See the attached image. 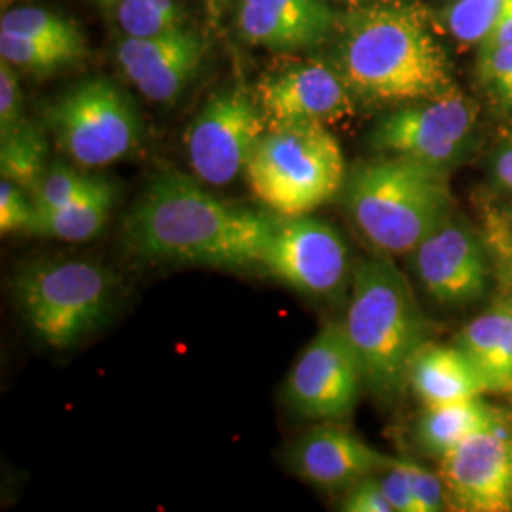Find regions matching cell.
Listing matches in <instances>:
<instances>
[{
    "label": "cell",
    "instance_id": "6da1fadb",
    "mask_svg": "<svg viewBox=\"0 0 512 512\" xmlns=\"http://www.w3.org/2000/svg\"><path fill=\"white\" fill-rule=\"evenodd\" d=\"M279 219L222 202L200 179L165 171L148 183L124 224L135 255L211 268L258 266Z\"/></svg>",
    "mask_w": 512,
    "mask_h": 512
},
{
    "label": "cell",
    "instance_id": "7a4b0ae2",
    "mask_svg": "<svg viewBox=\"0 0 512 512\" xmlns=\"http://www.w3.org/2000/svg\"><path fill=\"white\" fill-rule=\"evenodd\" d=\"M334 37L329 63L357 103L399 107L458 90L450 57L418 6L351 8Z\"/></svg>",
    "mask_w": 512,
    "mask_h": 512
},
{
    "label": "cell",
    "instance_id": "3957f363",
    "mask_svg": "<svg viewBox=\"0 0 512 512\" xmlns=\"http://www.w3.org/2000/svg\"><path fill=\"white\" fill-rule=\"evenodd\" d=\"M342 327L363 368L366 391L384 403L399 399L414 357L431 342V321L391 255L374 249L353 266Z\"/></svg>",
    "mask_w": 512,
    "mask_h": 512
},
{
    "label": "cell",
    "instance_id": "277c9868",
    "mask_svg": "<svg viewBox=\"0 0 512 512\" xmlns=\"http://www.w3.org/2000/svg\"><path fill=\"white\" fill-rule=\"evenodd\" d=\"M340 194L361 236L391 256L410 255L454 213L448 171L399 156L353 165Z\"/></svg>",
    "mask_w": 512,
    "mask_h": 512
},
{
    "label": "cell",
    "instance_id": "5b68a950",
    "mask_svg": "<svg viewBox=\"0 0 512 512\" xmlns=\"http://www.w3.org/2000/svg\"><path fill=\"white\" fill-rule=\"evenodd\" d=\"M346 175L344 152L327 126L268 129L245 169L256 198L285 219L334 200Z\"/></svg>",
    "mask_w": 512,
    "mask_h": 512
},
{
    "label": "cell",
    "instance_id": "8992f818",
    "mask_svg": "<svg viewBox=\"0 0 512 512\" xmlns=\"http://www.w3.org/2000/svg\"><path fill=\"white\" fill-rule=\"evenodd\" d=\"M19 310L40 342L69 349L109 321L118 281L105 266L84 258L38 260L14 281Z\"/></svg>",
    "mask_w": 512,
    "mask_h": 512
},
{
    "label": "cell",
    "instance_id": "52a82bcc",
    "mask_svg": "<svg viewBox=\"0 0 512 512\" xmlns=\"http://www.w3.org/2000/svg\"><path fill=\"white\" fill-rule=\"evenodd\" d=\"M46 124L74 164H114L141 141V116L128 93L105 76L80 82L46 110Z\"/></svg>",
    "mask_w": 512,
    "mask_h": 512
},
{
    "label": "cell",
    "instance_id": "ba28073f",
    "mask_svg": "<svg viewBox=\"0 0 512 512\" xmlns=\"http://www.w3.org/2000/svg\"><path fill=\"white\" fill-rule=\"evenodd\" d=\"M478 105L461 92L406 103L389 110L370 133V147L382 156H399L450 171L475 147Z\"/></svg>",
    "mask_w": 512,
    "mask_h": 512
},
{
    "label": "cell",
    "instance_id": "9c48e42d",
    "mask_svg": "<svg viewBox=\"0 0 512 512\" xmlns=\"http://www.w3.org/2000/svg\"><path fill=\"white\" fill-rule=\"evenodd\" d=\"M450 509L512 511V412L495 408L475 433L440 458Z\"/></svg>",
    "mask_w": 512,
    "mask_h": 512
},
{
    "label": "cell",
    "instance_id": "30bf717a",
    "mask_svg": "<svg viewBox=\"0 0 512 512\" xmlns=\"http://www.w3.org/2000/svg\"><path fill=\"white\" fill-rule=\"evenodd\" d=\"M258 266L296 293L317 300L344 293L353 275L344 238L311 215L281 217Z\"/></svg>",
    "mask_w": 512,
    "mask_h": 512
},
{
    "label": "cell",
    "instance_id": "8fae6325",
    "mask_svg": "<svg viewBox=\"0 0 512 512\" xmlns=\"http://www.w3.org/2000/svg\"><path fill=\"white\" fill-rule=\"evenodd\" d=\"M366 389L363 368L342 323H329L311 340L283 385V401L315 421H342Z\"/></svg>",
    "mask_w": 512,
    "mask_h": 512
},
{
    "label": "cell",
    "instance_id": "7c38bea8",
    "mask_svg": "<svg viewBox=\"0 0 512 512\" xmlns=\"http://www.w3.org/2000/svg\"><path fill=\"white\" fill-rule=\"evenodd\" d=\"M266 131L264 114L249 93H217L203 105L184 137L194 177L213 186L232 183L245 173Z\"/></svg>",
    "mask_w": 512,
    "mask_h": 512
},
{
    "label": "cell",
    "instance_id": "4fadbf2b",
    "mask_svg": "<svg viewBox=\"0 0 512 512\" xmlns=\"http://www.w3.org/2000/svg\"><path fill=\"white\" fill-rule=\"evenodd\" d=\"M410 266L427 296L448 308L480 300L494 275L482 232L454 213L421 239L410 253Z\"/></svg>",
    "mask_w": 512,
    "mask_h": 512
},
{
    "label": "cell",
    "instance_id": "5bb4252c",
    "mask_svg": "<svg viewBox=\"0 0 512 512\" xmlns=\"http://www.w3.org/2000/svg\"><path fill=\"white\" fill-rule=\"evenodd\" d=\"M256 103L268 129L332 126L351 118L357 101L336 69L321 61L294 65L256 86Z\"/></svg>",
    "mask_w": 512,
    "mask_h": 512
},
{
    "label": "cell",
    "instance_id": "9a60e30c",
    "mask_svg": "<svg viewBox=\"0 0 512 512\" xmlns=\"http://www.w3.org/2000/svg\"><path fill=\"white\" fill-rule=\"evenodd\" d=\"M336 423L323 421L294 440L287 454L294 475L325 492H346L365 478L382 475L395 463V458Z\"/></svg>",
    "mask_w": 512,
    "mask_h": 512
},
{
    "label": "cell",
    "instance_id": "2e32d148",
    "mask_svg": "<svg viewBox=\"0 0 512 512\" xmlns=\"http://www.w3.org/2000/svg\"><path fill=\"white\" fill-rule=\"evenodd\" d=\"M205 42L184 27L154 38L126 37L118 63L135 88L154 103H173L202 69Z\"/></svg>",
    "mask_w": 512,
    "mask_h": 512
},
{
    "label": "cell",
    "instance_id": "e0dca14e",
    "mask_svg": "<svg viewBox=\"0 0 512 512\" xmlns=\"http://www.w3.org/2000/svg\"><path fill=\"white\" fill-rule=\"evenodd\" d=\"M340 14L327 0H241L239 33L270 52H298L334 37Z\"/></svg>",
    "mask_w": 512,
    "mask_h": 512
},
{
    "label": "cell",
    "instance_id": "ac0fdd59",
    "mask_svg": "<svg viewBox=\"0 0 512 512\" xmlns=\"http://www.w3.org/2000/svg\"><path fill=\"white\" fill-rule=\"evenodd\" d=\"M476 370L486 395L512 399V308L497 291L488 310L471 319L454 338Z\"/></svg>",
    "mask_w": 512,
    "mask_h": 512
},
{
    "label": "cell",
    "instance_id": "d6986e66",
    "mask_svg": "<svg viewBox=\"0 0 512 512\" xmlns=\"http://www.w3.org/2000/svg\"><path fill=\"white\" fill-rule=\"evenodd\" d=\"M408 387L425 406L486 397L471 361L454 342H427L412 361Z\"/></svg>",
    "mask_w": 512,
    "mask_h": 512
},
{
    "label": "cell",
    "instance_id": "ffe728a7",
    "mask_svg": "<svg viewBox=\"0 0 512 512\" xmlns=\"http://www.w3.org/2000/svg\"><path fill=\"white\" fill-rule=\"evenodd\" d=\"M112 205L114 188L99 177L97 183L74 202L52 211H35L27 234L74 243L88 241L105 228Z\"/></svg>",
    "mask_w": 512,
    "mask_h": 512
},
{
    "label": "cell",
    "instance_id": "44dd1931",
    "mask_svg": "<svg viewBox=\"0 0 512 512\" xmlns=\"http://www.w3.org/2000/svg\"><path fill=\"white\" fill-rule=\"evenodd\" d=\"M492 410L494 406L486 403L482 397L458 403L425 406V412L421 414L416 427L418 442L429 456L440 459L471 433H475L490 418Z\"/></svg>",
    "mask_w": 512,
    "mask_h": 512
},
{
    "label": "cell",
    "instance_id": "7402d4cb",
    "mask_svg": "<svg viewBox=\"0 0 512 512\" xmlns=\"http://www.w3.org/2000/svg\"><path fill=\"white\" fill-rule=\"evenodd\" d=\"M48 171V139L37 124L23 120L0 137V175L33 194Z\"/></svg>",
    "mask_w": 512,
    "mask_h": 512
},
{
    "label": "cell",
    "instance_id": "603a6c76",
    "mask_svg": "<svg viewBox=\"0 0 512 512\" xmlns=\"http://www.w3.org/2000/svg\"><path fill=\"white\" fill-rule=\"evenodd\" d=\"M86 50L0 31V57L27 73L52 74L78 63Z\"/></svg>",
    "mask_w": 512,
    "mask_h": 512
},
{
    "label": "cell",
    "instance_id": "cb8c5ba5",
    "mask_svg": "<svg viewBox=\"0 0 512 512\" xmlns=\"http://www.w3.org/2000/svg\"><path fill=\"white\" fill-rule=\"evenodd\" d=\"M0 31L86 50V37L73 19L38 6L4 10L0 18Z\"/></svg>",
    "mask_w": 512,
    "mask_h": 512
},
{
    "label": "cell",
    "instance_id": "d4e9b609",
    "mask_svg": "<svg viewBox=\"0 0 512 512\" xmlns=\"http://www.w3.org/2000/svg\"><path fill=\"white\" fill-rule=\"evenodd\" d=\"M116 19L131 38H154L181 31L186 19L177 0H120Z\"/></svg>",
    "mask_w": 512,
    "mask_h": 512
},
{
    "label": "cell",
    "instance_id": "484cf974",
    "mask_svg": "<svg viewBox=\"0 0 512 512\" xmlns=\"http://www.w3.org/2000/svg\"><path fill=\"white\" fill-rule=\"evenodd\" d=\"M512 0H454L442 14L448 33L463 46H480Z\"/></svg>",
    "mask_w": 512,
    "mask_h": 512
},
{
    "label": "cell",
    "instance_id": "4316f807",
    "mask_svg": "<svg viewBox=\"0 0 512 512\" xmlns=\"http://www.w3.org/2000/svg\"><path fill=\"white\" fill-rule=\"evenodd\" d=\"M476 84L499 114L512 116V44L476 50Z\"/></svg>",
    "mask_w": 512,
    "mask_h": 512
},
{
    "label": "cell",
    "instance_id": "83f0119b",
    "mask_svg": "<svg viewBox=\"0 0 512 512\" xmlns=\"http://www.w3.org/2000/svg\"><path fill=\"white\" fill-rule=\"evenodd\" d=\"M99 177L76 171L67 165H50L31 194L35 211H52L74 202L88 192Z\"/></svg>",
    "mask_w": 512,
    "mask_h": 512
},
{
    "label": "cell",
    "instance_id": "f1b7e54d",
    "mask_svg": "<svg viewBox=\"0 0 512 512\" xmlns=\"http://www.w3.org/2000/svg\"><path fill=\"white\" fill-rule=\"evenodd\" d=\"M35 215L31 194L19 188L18 184L2 179L0 181V232H27Z\"/></svg>",
    "mask_w": 512,
    "mask_h": 512
},
{
    "label": "cell",
    "instance_id": "f546056e",
    "mask_svg": "<svg viewBox=\"0 0 512 512\" xmlns=\"http://www.w3.org/2000/svg\"><path fill=\"white\" fill-rule=\"evenodd\" d=\"M404 467L410 478V488H412L418 512H440L450 509V501H448L442 476L435 475L429 469L408 459H404Z\"/></svg>",
    "mask_w": 512,
    "mask_h": 512
},
{
    "label": "cell",
    "instance_id": "4dcf8cb0",
    "mask_svg": "<svg viewBox=\"0 0 512 512\" xmlns=\"http://www.w3.org/2000/svg\"><path fill=\"white\" fill-rule=\"evenodd\" d=\"M23 122V93L14 65L0 63V137L8 135Z\"/></svg>",
    "mask_w": 512,
    "mask_h": 512
},
{
    "label": "cell",
    "instance_id": "1f68e13d",
    "mask_svg": "<svg viewBox=\"0 0 512 512\" xmlns=\"http://www.w3.org/2000/svg\"><path fill=\"white\" fill-rule=\"evenodd\" d=\"M342 511L346 512H395L385 497L376 476L365 478L346 490L342 499Z\"/></svg>",
    "mask_w": 512,
    "mask_h": 512
},
{
    "label": "cell",
    "instance_id": "d6a6232c",
    "mask_svg": "<svg viewBox=\"0 0 512 512\" xmlns=\"http://www.w3.org/2000/svg\"><path fill=\"white\" fill-rule=\"evenodd\" d=\"M380 486L384 490L385 497L389 499L395 512H418L414 494L410 488V478L404 467V459H395V463L385 469L378 478Z\"/></svg>",
    "mask_w": 512,
    "mask_h": 512
},
{
    "label": "cell",
    "instance_id": "836d02e7",
    "mask_svg": "<svg viewBox=\"0 0 512 512\" xmlns=\"http://www.w3.org/2000/svg\"><path fill=\"white\" fill-rule=\"evenodd\" d=\"M490 179L497 192L512 198V128L503 133L490 156Z\"/></svg>",
    "mask_w": 512,
    "mask_h": 512
},
{
    "label": "cell",
    "instance_id": "e575fe53",
    "mask_svg": "<svg viewBox=\"0 0 512 512\" xmlns=\"http://www.w3.org/2000/svg\"><path fill=\"white\" fill-rule=\"evenodd\" d=\"M482 236L490 249H497L512 258V230L511 226L501 217L499 209H486L484 211V226Z\"/></svg>",
    "mask_w": 512,
    "mask_h": 512
},
{
    "label": "cell",
    "instance_id": "d590c367",
    "mask_svg": "<svg viewBox=\"0 0 512 512\" xmlns=\"http://www.w3.org/2000/svg\"><path fill=\"white\" fill-rule=\"evenodd\" d=\"M490 256H492V264H494V277L499 287V293L503 294L512 308V258L497 249H490Z\"/></svg>",
    "mask_w": 512,
    "mask_h": 512
},
{
    "label": "cell",
    "instance_id": "8d00e7d4",
    "mask_svg": "<svg viewBox=\"0 0 512 512\" xmlns=\"http://www.w3.org/2000/svg\"><path fill=\"white\" fill-rule=\"evenodd\" d=\"M505 44H512V2L507 6V10L503 12L499 21L495 23L492 33L478 46V50H490V48L505 46Z\"/></svg>",
    "mask_w": 512,
    "mask_h": 512
},
{
    "label": "cell",
    "instance_id": "74e56055",
    "mask_svg": "<svg viewBox=\"0 0 512 512\" xmlns=\"http://www.w3.org/2000/svg\"><path fill=\"white\" fill-rule=\"evenodd\" d=\"M327 2H340V4H346L348 10H351V8H363V6L384 4V2H393V0H327Z\"/></svg>",
    "mask_w": 512,
    "mask_h": 512
},
{
    "label": "cell",
    "instance_id": "f35d334b",
    "mask_svg": "<svg viewBox=\"0 0 512 512\" xmlns=\"http://www.w3.org/2000/svg\"><path fill=\"white\" fill-rule=\"evenodd\" d=\"M499 213H501V217L505 219V222L511 226L512 230V205H509V207H501Z\"/></svg>",
    "mask_w": 512,
    "mask_h": 512
},
{
    "label": "cell",
    "instance_id": "ab89813d",
    "mask_svg": "<svg viewBox=\"0 0 512 512\" xmlns=\"http://www.w3.org/2000/svg\"><path fill=\"white\" fill-rule=\"evenodd\" d=\"M97 2H99V4H103V6H107V8H109V6H116V4H118V2H120V0H97Z\"/></svg>",
    "mask_w": 512,
    "mask_h": 512
},
{
    "label": "cell",
    "instance_id": "60d3db41",
    "mask_svg": "<svg viewBox=\"0 0 512 512\" xmlns=\"http://www.w3.org/2000/svg\"><path fill=\"white\" fill-rule=\"evenodd\" d=\"M14 2H16V0H0V4H2V8H4V10H6L8 6H12Z\"/></svg>",
    "mask_w": 512,
    "mask_h": 512
}]
</instances>
